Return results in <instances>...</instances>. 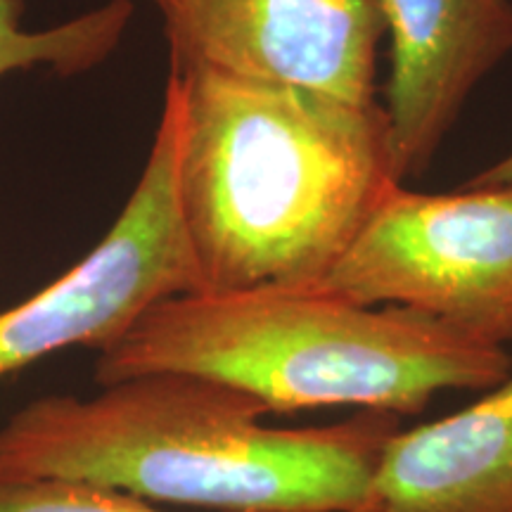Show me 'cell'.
<instances>
[{
	"mask_svg": "<svg viewBox=\"0 0 512 512\" xmlns=\"http://www.w3.org/2000/svg\"><path fill=\"white\" fill-rule=\"evenodd\" d=\"M211 377L271 413L356 406L418 415L439 392L494 389L512 354L403 306H361L323 287L185 292L152 304L98 351L95 382Z\"/></svg>",
	"mask_w": 512,
	"mask_h": 512,
	"instance_id": "cell-3",
	"label": "cell"
},
{
	"mask_svg": "<svg viewBox=\"0 0 512 512\" xmlns=\"http://www.w3.org/2000/svg\"><path fill=\"white\" fill-rule=\"evenodd\" d=\"M399 181L430 169L467 98L512 55V0H377Z\"/></svg>",
	"mask_w": 512,
	"mask_h": 512,
	"instance_id": "cell-7",
	"label": "cell"
},
{
	"mask_svg": "<svg viewBox=\"0 0 512 512\" xmlns=\"http://www.w3.org/2000/svg\"><path fill=\"white\" fill-rule=\"evenodd\" d=\"M0 512H164L150 501L60 477L0 475ZM354 512H380L373 503Z\"/></svg>",
	"mask_w": 512,
	"mask_h": 512,
	"instance_id": "cell-10",
	"label": "cell"
},
{
	"mask_svg": "<svg viewBox=\"0 0 512 512\" xmlns=\"http://www.w3.org/2000/svg\"><path fill=\"white\" fill-rule=\"evenodd\" d=\"M171 64L375 102L377 0H155Z\"/></svg>",
	"mask_w": 512,
	"mask_h": 512,
	"instance_id": "cell-6",
	"label": "cell"
},
{
	"mask_svg": "<svg viewBox=\"0 0 512 512\" xmlns=\"http://www.w3.org/2000/svg\"><path fill=\"white\" fill-rule=\"evenodd\" d=\"M323 287L403 306L465 335L512 344V183L415 192L394 185Z\"/></svg>",
	"mask_w": 512,
	"mask_h": 512,
	"instance_id": "cell-4",
	"label": "cell"
},
{
	"mask_svg": "<svg viewBox=\"0 0 512 512\" xmlns=\"http://www.w3.org/2000/svg\"><path fill=\"white\" fill-rule=\"evenodd\" d=\"M503 183H512V152L510 155H505L503 159H498L496 164L486 166L482 174L470 178V183L467 185H503Z\"/></svg>",
	"mask_w": 512,
	"mask_h": 512,
	"instance_id": "cell-11",
	"label": "cell"
},
{
	"mask_svg": "<svg viewBox=\"0 0 512 512\" xmlns=\"http://www.w3.org/2000/svg\"><path fill=\"white\" fill-rule=\"evenodd\" d=\"M256 396L211 377L145 373L100 394L43 396L0 430V475L60 477L150 503L223 512H354L373 503L392 413L268 427Z\"/></svg>",
	"mask_w": 512,
	"mask_h": 512,
	"instance_id": "cell-2",
	"label": "cell"
},
{
	"mask_svg": "<svg viewBox=\"0 0 512 512\" xmlns=\"http://www.w3.org/2000/svg\"><path fill=\"white\" fill-rule=\"evenodd\" d=\"M380 512H512V373L489 396L384 446Z\"/></svg>",
	"mask_w": 512,
	"mask_h": 512,
	"instance_id": "cell-8",
	"label": "cell"
},
{
	"mask_svg": "<svg viewBox=\"0 0 512 512\" xmlns=\"http://www.w3.org/2000/svg\"><path fill=\"white\" fill-rule=\"evenodd\" d=\"M178 131L181 105L169 79L143 176L110 233L46 290L0 311V380L60 349L102 351L152 304L202 290L178 204Z\"/></svg>",
	"mask_w": 512,
	"mask_h": 512,
	"instance_id": "cell-5",
	"label": "cell"
},
{
	"mask_svg": "<svg viewBox=\"0 0 512 512\" xmlns=\"http://www.w3.org/2000/svg\"><path fill=\"white\" fill-rule=\"evenodd\" d=\"M131 12V0H112L100 10L34 34L19 24L22 3L0 0V76L31 67H53L57 74L86 72L117 48Z\"/></svg>",
	"mask_w": 512,
	"mask_h": 512,
	"instance_id": "cell-9",
	"label": "cell"
},
{
	"mask_svg": "<svg viewBox=\"0 0 512 512\" xmlns=\"http://www.w3.org/2000/svg\"><path fill=\"white\" fill-rule=\"evenodd\" d=\"M169 76L200 292L323 283L401 185L384 105L202 64H171Z\"/></svg>",
	"mask_w": 512,
	"mask_h": 512,
	"instance_id": "cell-1",
	"label": "cell"
}]
</instances>
